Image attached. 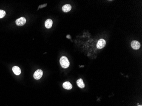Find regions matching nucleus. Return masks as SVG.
I'll list each match as a JSON object with an SVG mask.
<instances>
[{
  "instance_id": "obj_1",
  "label": "nucleus",
  "mask_w": 142,
  "mask_h": 106,
  "mask_svg": "<svg viewBox=\"0 0 142 106\" xmlns=\"http://www.w3.org/2000/svg\"><path fill=\"white\" fill-rule=\"evenodd\" d=\"M60 63L61 67L63 68H66L69 67L70 63L67 57L65 56L62 57L60 60Z\"/></svg>"
},
{
  "instance_id": "obj_2",
  "label": "nucleus",
  "mask_w": 142,
  "mask_h": 106,
  "mask_svg": "<svg viewBox=\"0 0 142 106\" xmlns=\"http://www.w3.org/2000/svg\"><path fill=\"white\" fill-rule=\"evenodd\" d=\"M43 74V72L41 69H38L34 74V78L36 80L40 79L41 78Z\"/></svg>"
},
{
  "instance_id": "obj_3",
  "label": "nucleus",
  "mask_w": 142,
  "mask_h": 106,
  "mask_svg": "<svg viewBox=\"0 0 142 106\" xmlns=\"http://www.w3.org/2000/svg\"><path fill=\"white\" fill-rule=\"evenodd\" d=\"M106 45V42L103 39L99 40L97 44V47L98 49H102Z\"/></svg>"
},
{
  "instance_id": "obj_4",
  "label": "nucleus",
  "mask_w": 142,
  "mask_h": 106,
  "mask_svg": "<svg viewBox=\"0 0 142 106\" xmlns=\"http://www.w3.org/2000/svg\"><path fill=\"white\" fill-rule=\"evenodd\" d=\"M26 19L24 17H21L16 20V24L17 26H22L26 24Z\"/></svg>"
},
{
  "instance_id": "obj_5",
  "label": "nucleus",
  "mask_w": 142,
  "mask_h": 106,
  "mask_svg": "<svg viewBox=\"0 0 142 106\" xmlns=\"http://www.w3.org/2000/svg\"><path fill=\"white\" fill-rule=\"evenodd\" d=\"M131 46L133 49L138 50L140 47V44L139 42L136 40L132 41L131 43Z\"/></svg>"
},
{
  "instance_id": "obj_6",
  "label": "nucleus",
  "mask_w": 142,
  "mask_h": 106,
  "mask_svg": "<svg viewBox=\"0 0 142 106\" xmlns=\"http://www.w3.org/2000/svg\"><path fill=\"white\" fill-rule=\"evenodd\" d=\"M63 88L66 90H71L72 88V85H71V83L69 82H66L63 83Z\"/></svg>"
},
{
  "instance_id": "obj_7",
  "label": "nucleus",
  "mask_w": 142,
  "mask_h": 106,
  "mask_svg": "<svg viewBox=\"0 0 142 106\" xmlns=\"http://www.w3.org/2000/svg\"><path fill=\"white\" fill-rule=\"evenodd\" d=\"M71 6L70 4H66L62 7V10L64 12H69L71 10Z\"/></svg>"
},
{
  "instance_id": "obj_8",
  "label": "nucleus",
  "mask_w": 142,
  "mask_h": 106,
  "mask_svg": "<svg viewBox=\"0 0 142 106\" xmlns=\"http://www.w3.org/2000/svg\"><path fill=\"white\" fill-rule=\"evenodd\" d=\"M52 24H53L52 20L50 19H48L46 21L45 23V26L47 29H50L52 26Z\"/></svg>"
},
{
  "instance_id": "obj_9",
  "label": "nucleus",
  "mask_w": 142,
  "mask_h": 106,
  "mask_svg": "<svg viewBox=\"0 0 142 106\" xmlns=\"http://www.w3.org/2000/svg\"><path fill=\"white\" fill-rule=\"evenodd\" d=\"M12 71L16 75H19L21 73V70L20 67L16 66L13 67Z\"/></svg>"
},
{
  "instance_id": "obj_10",
  "label": "nucleus",
  "mask_w": 142,
  "mask_h": 106,
  "mask_svg": "<svg viewBox=\"0 0 142 106\" xmlns=\"http://www.w3.org/2000/svg\"><path fill=\"white\" fill-rule=\"evenodd\" d=\"M77 86L81 88H83L85 87V85L84 84V83L83 82V79H78L77 81Z\"/></svg>"
},
{
  "instance_id": "obj_11",
  "label": "nucleus",
  "mask_w": 142,
  "mask_h": 106,
  "mask_svg": "<svg viewBox=\"0 0 142 106\" xmlns=\"http://www.w3.org/2000/svg\"><path fill=\"white\" fill-rule=\"evenodd\" d=\"M6 15V12L4 10H0V18H4Z\"/></svg>"
},
{
  "instance_id": "obj_12",
  "label": "nucleus",
  "mask_w": 142,
  "mask_h": 106,
  "mask_svg": "<svg viewBox=\"0 0 142 106\" xmlns=\"http://www.w3.org/2000/svg\"><path fill=\"white\" fill-rule=\"evenodd\" d=\"M46 6V4L45 5H42V6H39V7H38V9H39V8H42L43 7H44V6Z\"/></svg>"
},
{
  "instance_id": "obj_13",
  "label": "nucleus",
  "mask_w": 142,
  "mask_h": 106,
  "mask_svg": "<svg viewBox=\"0 0 142 106\" xmlns=\"http://www.w3.org/2000/svg\"><path fill=\"white\" fill-rule=\"evenodd\" d=\"M142 106V105H138V106Z\"/></svg>"
}]
</instances>
